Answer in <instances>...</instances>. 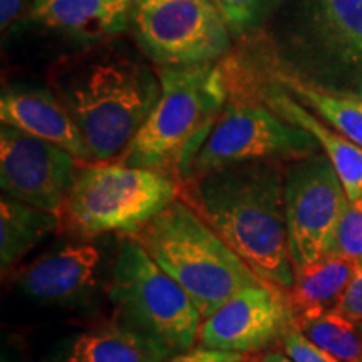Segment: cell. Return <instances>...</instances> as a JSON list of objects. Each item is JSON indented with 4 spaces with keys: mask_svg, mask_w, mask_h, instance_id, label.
Instances as JSON below:
<instances>
[{
    "mask_svg": "<svg viewBox=\"0 0 362 362\" xmlns=\"http://www.w3.org/2000/svg\"><path fill=\"white\" fill-rule=\"evenodd\" d=\"M253 47H245L259 66L275 83L282 86L298 103L305 104L310 111L322 117L330 128L339 131L352 143L362 148V98L352 94L332 93L309 81L298 78L287 69L275 54L272 45H262V39Z\"/></svg>",
    "mask_w": 362,
    "mask_h": 362,
    "instance_id": "e0dca14e",
    "label": "cell"
},
{
    "mask_svg": "<svg viewBox=\"0 0 362 362\" xmlns=\"http://www.w3.org/2000/svg\"><path fill=\"white\" fill-rule=\"evenodd\" d=\"M282 349L285 356L293 362H341L337 357L312 342L304 332H300L293 325L284 334Z\"/></svg>",
    "mask_w": 362,
    "mask_h": 362,
    "instance_id": "cb8c5ba5",
    "label": "cell"
},
{
    "mask_svg": "<svg viewBox=\"0 0 362 362\" xmlns=\"http://www.w3.org/2000/svg\"><path fill=\"white\" fill-rule=\"evenodd\" d=\"M330 253L346 257L357 265L362 264V197L347 205Z\"/></svg>",
    "mask_w": 362,
    "mask_h": 362,
    "instance_id": "603a6c76",
    "label": "cell"
},
{
    "mask_svg": "<svg viewBox=\"0 0 362 362\" xmlns=\"http://www.w3.org/2000/svg\"><path fill=\"white\" fill-rule=\"evenodd\" d=\"M242 362H262V357L260 356H247Z\"/></svg>",
    "mask_w": 362,
    "mask_h": 362,
    "instance_id": "f1b7e54d",
    "label": "cell"
},
{
    "mask_svg": "<svg viewBox=\"0 0 362 362\" xmlns=\"http://www.w3.org/2000/svg\"><path fill=\"white\" fill-rule=\"evenodd\" d=\"M220 66L228 98L181 185L237 163L292 161L317 153L319 144L314 136L287 123L267 106L237 54L230 52Z\"/></svg>",
    "mask_w": 362,
    "mask_h": 362,
    "instance_id": "5b68a950",
    "label": "cell"
},
{
    "mask_svg": "<svg viewBox=\"0 0 362 362\" xmlns=\"http://www.w3.org/2000/svg\"><path fill=\"white\" fill-rule=\"evenodd\" d=\"M237 56L245 67L248 78L252 79L255 89L264 99V103L275 115L287 121L297 128L307 131L314 136V139L327 155L330 163L336 168L341 178L344 189H346L349 202L362 197V148L342 136L339 131L319 119L309 107L298 103L296 98L285 90L282 86L275 83L267 72L259 66V62L247 49L237 52Z\"/></svg>",
    "mask_w": 362,
    "mask_h": 362,
    "instance_id": "4fadbf2b",
    "label": "cell"
},
{
    "mask_svg": "<svg viewBox=\"0 0 362 362\" xmlns=\"http://www.w3.org/2000/svg\"><path fill=\"white\" fill-rule=\"evenodd\" d=\"M171 356L163 342L116 320L76 337L62 362H166Z\"/></svg>",
    "mask_w": 362,
    "mask_h": 362,
    "instance_id": "ac0fdd59",
    "label": "cell"
},
{
    "mask_svg": "<svg viewBox=\"0 0 362 362\" xmlns=\"http://www.w3.org/2000/svg\"><path fill=\"white\" fill-rule=\"evenodd\" d=\"M247 356L242 352H228L218 349H208V347H197L178 354L171 356L166 362H242Z\"/></svg>",
    "mask_w": 362,
    "mask_h": 362,
    "instance_id": "484cf974",
    "label": "cell"
},
{
    "mask_svg": "<svg viewBox=\"0 0 362 362\" xmlns=\"http://www.w3.org/2000/svg\"><path fill=\"white\" fill-rule=\"evenodd\" d=\"M280 160H253L216 168L181 185L183 200L237 252L257 277L292 287Z\"/></svg>",
    "mask_w": 362,
    "mask_h": 362,
    "instance_id": "7a4b0ae2",
    "label": "cell"
},
{
    "mask_svg": "<svg viewBox=\"0 0 362 362\" xmlns=\"http://www.w3.org/2000/svg\"><path fill=\"white\" fill-rule=\"evenodd\" d=\"M34 0H0V25L2 30L11 29L21 17L33 8Z\"/></svg>",
    "mask_w": 362,
    "mask_h": 362,
    "instance_id": "4316f807",
    "label": "cell"
},
{
    "mask_svg": "<svg viewBox=\"0 0 362 362\" xmlns=\"http://www.w3.org/2000/svg\"><path fill=\"white\" fill-rule=\"evenodd\" d=\"M356 269L357 264L352 260L329 253L315 264L296 270L292 287L285 291L293 327L336 309Z\"/></svg>",
    "mask_w": 362,
    "mask_h": 362,
    "instance_id": "d6986e66",
    "label": "cell"
},
{
    "mask_svg": "<svg viewBox=\"0 0 362 362\" xmlns=\"http://www.w3.org/2000/svg\"><path fill=\"white\" fill-rule=\"evenodd\" d=\"M230 34L247 37L255 34L288 0H214Z\"/></svg>",
    "mask_w": 362,
    "mask_h": 362,
    "instance_id": "7402d4cb",
    "label": "cell"
},
{
    "mask_svg": "<svg viewBox=\"0 0 362 362\" xmlns=\"http://www.w3.org/2000/svg\"><path fill=\"white\" fill-rule=\"evenodd\" d=\"M136 0H34L29 17L45 29L101 42L131 27Z\"/></svg>",
    "mask_w": 362,
    "mask_h": 362,
    "instance_id": "2e32d148",
    "label": "cell"
},
{
    "mask_svg": "<svg viewBox=\"0 0 362 362\" xmlns=\"http://www.w3.org/2000/svg\"><path fill=\"white\" fill-rule=\"evenodd\" d=\"M288 45L298 78L362 98V0H292Z\"/></svg>",
    "mask_w": 362,
    "mask_h": 362,
    "instance_id": "ba28073f",
    "label": "cell"
},
{
    "mask_svg": "<svg viewBox=\"0 0 362 362\" xmlns=\"http://www.w3.org/2000/svg\"><path fill=\"white\" fill-rule=\"evenodd\" d=\"M361 362H362V356H361Z\"/></svg>",
    "mask_w": 362,
    "mask_h": 362,
    "instance_id": "f546056e",
    "label": "cell"
},
{
    "mask_svg": "<svg viewBox=\"0 0 362 362\" xmlns=\"http://www.w3.org/2000/svg\"><path fill=\"white\" fill-rule=\"evenodd\" d=\"M117 320L170 347L193 349L203 317L185 288L149 257L134 237H121L110 280Z\"/></svg>",
    "mask_w": 362,
    "mask_h": 362,
    "instance_id": "52a82bcc",
    "label": "cell"
},
{
    "mask_svg": "<svg viewBox=\"0 0 362 362\" xmlns=\"http://www.w3.org/2000/svg\"><path fill=\"white\" fill-rule=\"evenodd\" d=\"M292 327L284 288L269 284L252 285L203 319L198 342L202 347L252 354L275 341Z\"/></svg>",
    "mask_w": 362,
    "mask_h": 362,
    "instance_id": "7c38bea8",
    "label": "cell"
},
{
    "mask_svg": "<svg viewBox=\"0 0 362 362\" xmlns=\"http://www.w3.org/2000/svg\"><path fill=\"white\" fill-rule=\"evenodd\" d=\"M156 69L161 96L119 163L156 171L181 185L223 110L228 88L220 61Z\"/></svg>",
    "mask_w": 362,
    "mask_h": 362,
    "instance_id": "3957f363",
    "label": "cell"
},
{
    "mask_svg": "<svg viewBox=\"0 0 362 362\" xmlns=\"http://www.w3.org/2000/svg\"><path fill=\"white\" fill-rule=\"evenodd\" d=\"M312 342L341 362H357L362 356V325L337 310L307 319L296 325Z\"/></svg>",
    "mask_w": 362,
    "mask_h": 362,
    "instance_id": "44dd1931",
    "label": "cell"
},
{
    "mask_svg": "<svg viewBox=\"0 0 362 362\" xmlns=\"http://www.w3.org/2000/svg\"><path fill=\"white\" fill-rule=\"evenodd\" d=\"M262 362H293L285 356V352H269L262 357Z\"/></svg>",
    "mask_w": 362,
    "mask_h": 362,
    "instance_id": "83f0119b",
    "label": "cell"
},
{
    "mask_svg": "<svg viewBox=\"0 0 362 362\" xmlns=\"http://www.w3.org/2000/svg\"><path fill=\"white\" fill-rule=\"evenodd\" d=\"M2 124L56 144L83 163H94L78 126L49 88L12 86L0 98Z\"/></svg>",
    "mask_w": 362,
    "mask_h": 362,
    "instance_id": "5bb4252c",
    "label": "cell"
},
{
    "mask_svg": "<svg viewBox=\"0 0 362 362\" xmlns=\"http://www.w3.org/2000/svg\"><path fill=\"white\" fill-rule=\"evenodd\" d=\"M173 277L203 319L235 293L265 284L185 200H175L131 235Z\"/></svg>",
    "mask_w": 362,
    "mask_h": 362,
    "instance_id": "277c9868",
    "label": "cell"
},
{
    "mask_svg": "<svg viewBox=\"0 0 362 362\" xmlns=\"http://www.w3.org/2000/svg\"><path fill=\"white\" fill-rule=\"evenodd\" d=\"M103 252L93 243H69L33 262L17 280L22 292L44 304H69L96 287Z\"/></svg>",
    "mask_w": 362,
    "mask_h": 362,
    "instance_id": "9a60e30c",
    "label": "cell"
},
{
    "mask_svg": "<svg viewBox=\"0 0 362 362\" xmlns=\"http://www.w3.org/2000/svg\"><path fill=\"white\" fill-rule=\"evenodd\" d=\"M334 310L341 312L352 322L362 325V264L357 265L354 275L351 277L341 300Z\"/></svg>",
    "mask_w": 362,
    "mask_h": 362,
    "instance_id": "d4e9b609",
    "label": "cell"
},
{
    "mask_svg": "<svg viewBox=\"0 0 362 362\" xmlns=\"http://www.w3.org/2000/svg\"><path fill=\"white\" fill-rule=\"evenodd\" d=\"M178 194L180 185L156 171L123 163H83L59 211V223L83 238L128 237L178 200Z\"/></svg>",
    "mask_w": 362,
    "mask_h": 362,
    "instance_id": "8992f818",
    "label": "cell"
},
{
    "mask_svg": "<svg viewBox=\"0 0 362 362\" xmlns=\"http://www.w3.org/2000/svg\"><path fill=\"white\" fill-rule=\"evenodd\" d=\"M59 223V216L25 203L2 198L0 203V265L4 270L49 237Z\"/></svg>",
    "mask_w": 362,
    "mask_h": 362,
    "instance_id": "ffe728a7",
    "label": "cell"
},
{
    "mask_svg": "<svg viewBox=\"0 0 362 362\" xmlns=\"http://www.w3.org/2000/svg\"><path fill=\"white\" fill-rule=\"evenodd\" d=\"M131 29L158 67L210 64L232 52V34L214 0H136Z\"/></svg>",
    "mask_w": 362,
    "mask_h": 362,
    "instance_id": "9c48e42d",
    "label": "cell"
},
{
    "mask_svg": "<svg viewBox=\"0 0 362 362\" xmlns=\"http://www.w3.org/2000/svg\"><path fill=\"white\" fill-rule=\"evenodd\" d=\"M284 202L296 272L332 252L349 197L327 155L314 153L285 168Z\"/></svg>",
    "mask_w": 362,
    "mask_h": 362,
    "instance_id": "30bf717a",
    "label": "cell"
},
{
    "mask_svg": "<svg viewBox=\"0 0 362 362\" xmlns=\"http://www.w3.org/2000/svg\"><path fill=\"white\" fill-rule=\"evenodd\" d=\"M83 161L56 144L0 128V183L8 198L59 216Z\"/></svg>",
    "mask_w": 362,
    "mask_h": 362,
    "instance_id": "8fae6325",
    "label": "cell"
},
{
    "mask_svg": "<svg viewBox=\"0 0 362 362\" xmlns=\"http://www.w3.org/2000/svg\"><path fill=\"white\" fill-rule=\"evenodd\" d=\"M47 88L98 163L123 156L161 96L156 67L115 37L56 59L47 69Z\"/></svg>",
    "mask_w": 362,
    "mask_h": 362,
    "instance_id": "6da1fadb",
    "label": "cell"
}]
</instances>
